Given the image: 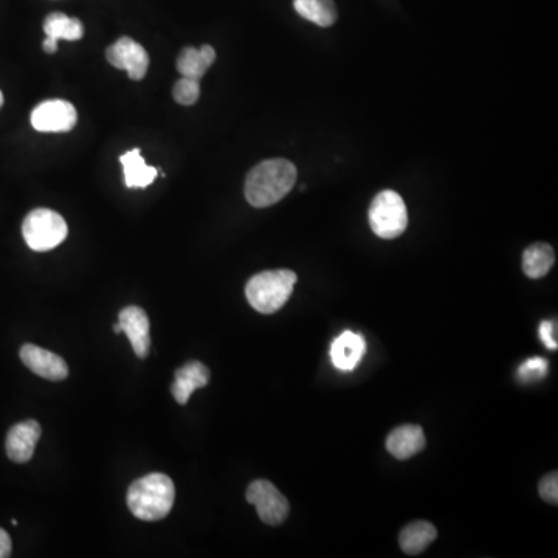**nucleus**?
I'll return each mask as SVG.
<instances>
[{
    "instance_id": "nucleus-1",
    "label": "nucleus",
    "mask_w": 558,
    "mask_h": 558,
    "mask_svg": "<svg viewBox=\"0 0 558 558\" xmlns=\"http://www.w3.org/2000/svg\"><path fill=\"white\" fill-rule=\"evenodd\" d=\"M297 168L289 160L272 159L256 165L245 180V197L255 208L278 204L297 182Z\"/></svg>"
},
{
    "instance_id": "nucleus-2",
    "label": "nucleus",
    "mask_w": 558,
    "mask_h": 558,
    "mask_svg": "<svg viewBox=\"0 0 558 558\" xmlns=\"http://www.w3.org/2000/svg\"><path fill=\"white\" fill-rule=\"evenodd\" d=\"M126 500L132 515L138 520H163L173 509L176 487L169 476L151 473L131 484Z\"/></svg>"
},
{
    "instance_id": "nucleus-3",
    "label": "nucleus",
    "mask_w": 558,
    "mask_h": 558,
    "mask_svg": "<svg viewBox=\"0 0 558 558\" xmlns=\"http://www.w3.org/2000/svg\"><path fill=\"white\" fill-rule=\"evenodd\" d=\"M297 279V273L286 269L258 273L248 281L245 297L259 314H275L292 297Z\"/></svg>"
},
{
    "instance_id": "nucleus-4",
    "label": "nucleus",
    "mask_w": 558,
    "mask_h": 558,
    "mask_svg": "<svg viewBox=\"0 0 558 558\" xmlns=\"http://www.w3.org/2000/svg\"><path fill=\"white\" fill-rule=\"evenodd\" d=\"M22 235L31 250L49 252L66 241L69 227L61 214L49 208H38L25 217Z\"/></svg>"
},
{
    "instance_id": "nucleus-5",
    "label": "nucleus",
    "mask_w": 558,
    "mask_h": 558,
    "mask_svg": "<svg viewBox=\"0 0 558 558\" xmlns=\"http://www.w3.org/2000/svg\"><path fill=\"white\" fill-rule=\"evenodd\" d=\"M368 217L371 230L379 238L396 239L407 230V205L396 191L385 190L377 194L369 207Z\"/></svg>"
},
{
    "instance_id": "nucleus-6",
    "label": "nucleus",
    "mask_w": 558,
    "mask_h": 558,
    "mask_svg": "<svg viewBox=\"0 0 558 558\" xmlns=\"http://www.w3.org/2000/svg\"><path fill=\"white\" fill-rule=\"evenodd\" d=\"M247 501L256 507L259 518L269 526H278L289 517L290 506L286 496L266 479H256L248 486Z\"/></svg>"
},
{
    "instance_id": "nucleus-7",
    "label": "nucleus",
    "mask_w": 558,
    "mask_h": 558,
    "mask_svg": "<svg viewBox=\"0 0 558 558\" xmlns=\"http://www.w3.org/2000/svg\"><path fill=\"white\" fill-rule=\"evenodd\" d=\"M30 120L39 132H69L75 128L78 114L69 101L49 100L31 112Z\"/></svg>"
},
{
    "instance_id": "nucleus-8",
    "label": "nucleus",
    "mask_w": 558,
    "mask_h": 558,
    "mask_svg": "<svg viewBox=\"0 0 558 558\" xmlns=\"http://www.w3.org/2000/svg\"><path fill=\"white\" fill-rule=\"evenodd\" d=\"M107 61L115 69L124 70L131 76V80L140 81L145 78L149 67V56L142 45L134 39L124 36L112 44L106 52Z\"/></svg>"
},
{
    "instance_id": "nucleus-9",
    "label": "nucleus",
    "mask_w": 558,
    "mask_h": 558,
    "mask_svg": "<svg viewBox=\"0 0 558 558\" xmlns=\"http://www.w3.org/2000/svg\"><path fill=\"white\" fill-rule=\"evenodd\" d=\"M114 331L117 334L124 332L128 335L138 359H145L151 348V335H149V318L145 310L138 306H128L118 315V324Z\"/></svg>"
},
{
    "instance_id": "nucleus-10",
    "label": "nucleus",
    "mask_w": 558,
    "mask_h": 558,
    "mask_svg": "<svg viewBox=\"0 0 558 558\" xmlns=\"http://www.w3.org/2000/svg\"><path fill=\"white\" fill-rule=\"evenodd\" d=\"M21 360L30 371L42 379L61 382L69 376V366L55 352L39 348L36 345H24L21 349Z\"/></svg>"
},
{
    "instance_id": "nucleus-11",
    "label": "nucleus",
    "mask_w": 558,
    "mask_h": 558,
    "mask_svg": "<svg viewBox=\"0 0 558 558\" xmlns=\"http://www.w3.org/2000/svg\"><path fill=\"white\" fill-rule=\"evenodd\" d=\"M41 434V425L35 419H28V421L11 427L7 434V441H5L8 458L18 464L30 461L35 455L36 444H38Z\"/></svg>"
},
{
    "instance_id": "nucleus-12",
    "label": "nucleus",
    "mask_w": 558,
    "mask_h": 558,
    "mask_svg": "<svg viewBox=\"0 0 558 558\" xmlns=\"http://www.w3.org/2000/svg\"><path fill=\"white\" fill-rule=\"evenodd\" d=\"M365 352V338L355 332L345 331L332 341L331 360L340 371H354Z\"/></svg>"
},
{
    "instance_id": "nucleus-13",
    "label": "nucleus",
    "mask_w": 558,
    "mask_h": 558,
    "mask_svg": "<svg viewBox=\"0 0 558 558\" xmlns=\"http://www.w3.org/2000/svg\"><path fill=\"white\" fill-rule=\"evenodd\" d=\"M210 382V371L207 366L200 362L186 363L182 368L177 369L176 379L171 386V393L174 399L180 405H186V402L193 396L194 391L204 388Z\"/></svg>"
},
{
    "instance_id": "nucleus-14",
    "label": "nucleus",
    "mask_w": 558,
    "mask_h": 558,
    "mask_svg": "<svg viewBox=\"0 0 558 558\" xmlns=\"http://www.w3.org/2000/svg\"><path fill=\"white\" fill-rule=\"evenodd\" d=\"M425 434L419 425H402L391 431L386 439V450L396 459H410L425 447Z\"/></svg>"
},
{
    "instance_id": "nucleus-15",
    "label": "nucleus",
    "mask_w": 558,
    "mask_h": 558,
    "mask_svg": "<svg viewBox=\"0 0 558 558\" xmlns=\"http://www.w3.org/2000/svg\"><path fill=\"white\" fill-rule=\"evenodd\" d=\"M216 61V50L211 45H202L200 49L185 47L177 58V70L185 78L199 80Z\"/></svg>"
},
{
    "instance_id": "nucleus-16",
    "label": "nucleus",
    "mask_w": 558,
    "mask_h": 558,
    "mask_svg": "<svg viewBox=\"0 0 558 558\" xmlns=\"http://www.w3.org/2000/svg\"><path fill=\"white\" fill-rule=\"evenodd\" d=\"M120 162L123 165L124 183L128 188H148L159 173V168L146 165L138 148L121 155Z\"/></svg>"
},
{
    "instance_id": "nucleus-17",
    "label": "nucleus",
    "mask_w": 558,
    "mask_h": 558,
    "mask_svg": "<svg viewBox=\"0 0 558 558\" xmlns=\"http://www.w3.org/2000/svg\"><path fill=\"white\" fill-rule=\"evenodd\" d=\"M438 537V531L428 521H414L403 527L399 535V545L405 554L419 555Z\"/></svg>"
},
{
    "instance_id": "nucleus-18",
    "label": "nucleus",
    "mask_w": 558,
    "mask_h": 558,
    "mask_svg": "<svg viewBox=\"0 0 558 558\" xmlns=\"http://www.w3.org/2000/svg\"><path fill=\"white\" fill-rule=\"evenodd\" d=\"M555 262L554 250L546 242L527 247L523 255V272L527 278L540 279L548 275Z\"/></svg>"
},
{
    "instance_id": "nucleus-19",
    "label": "nucleus",
    "mask_w": 558,
    "mask_h": 558,
    "mask_svg": "<svg viewBox=\"0 0 558 558\" xmlns=\"http://www.w3.org/2000/svg\"><path fill=\"white\" fill-rule=\"evenodd\" d=\"M293 7L301 18L320 27H331L337 21L334 0H293Z\"/></svg>"
},
{
    "instance_id": "nucleus-20",
    "label": "nucleus",
    "mask_w": 558,
    "mask_h": 558,
    "mask_svg": "<svg viewBox=\"0 0 558 558\" xmlns=\"http://www.w3.org/2000/svg\"><path fill=\"white\" fill-rule=\"evenodd\" d=\"M45 35L49 38L78 41L84 36L83 22L80 19L69 18L64 13H52L44 22Z\"/></svg>"
},
{
    "instance_id": "nucleus-21",
    "label": "nucleus",
    "mask_w": 558,
    "mask_h": 558,
    "mask_svg": "<svg viewBox=\"0 0 558 558\" xmlns=\"http://www.w3.org/2000/svg\"><path fill=\"white\" fill-rule=\"evenodd\" d=\"M173 97L182 106H193L200 97L199 80L183 76L182 80L174 84Z\"/></svg>"
},
{
    "instance_id": "nucleus-22",
    "label": "nucleus",
    "mask_w": 558,
    "mask_h": 558,
    "mask_svg": "<svg viewBox=\"0 0 558 558\" xmlns=\"http://www.w3.org/2000/svg\"><path fill=\"white\" fill-rule=\"evenodd\" d=\"M548 372V362L541 357H534L524 362L518 369V379L524 382H532V380H541Z\"/></svg>"
},
{
    "instance_id": "nucleus-23",
    "label": "nucleus",
    "mask_w": 558,
    "mask_h": 558,
    "mask_svg": "<svg viewBox=\"0 0 558 558\" xmlns=\"http://www.w3.org/2000/svg\"><path fill=\"white\" fill-rule=\"evenodd\" d=\"M538 493L549 504L558 503V475L557 472L549 473L538 484Z\"/></svg>"
},
{
    "instance_id": "nucleus-24",
    "label": "nucleus",
    "mask_w": 558,
    "mask_h": 558,
    "mask_svg": "<svg viewBox=\"0 0 558 558\" xmlns=\"http://www.w3.org/2000/svg\"><path fill=\"white\" fill-rule=\"evenodd\" d=\"M538 334H540L541 341L545 343L546 348L548 349H557V324L555 321H543L540 324V329H538Z\"/></svg>"
},
{
    "instance_id": "nucleus-25",
    "label": "nucleus",
    "mask_w": 558,
    "mask_h": 558,
    "mask_svg": "<svg viewBox=\"0 0 558 558\" xmlns=\"http://www.w3.org/2000/svg\"><path fill=\"white\" fill-rule=\"evenodd\" d=\"M11 538L7 531L0 529V558H7L11 555Z\"/></svg>"
},
{
    "instance_id": "nucleus-26",
    "label": "nucleus",
    "mask_w": 558,
    "mask_h": 558,
    "mask_svg": "<svg viewBox=\"0 0 558 558\" xmlns=\"http://www.w3.org/2000/svg\"><path fill=\"white\" fill-rule=\"evenodd\" d=\"M42 47H44V50L47 53H55L56 50H58V39L49 38V36H47L44 44H42Z\"/></svg>"
},
{
    "instance_id": "nucleus-27",
    "label": "nucleus",
    "mask_w": 558,
    "mask_h": 558,
    "mask_svg": "<svg viewBox=\"0 0 558 558\" xmlns=\"http://www.w3.org/2000/svg\"><path fill=\"white\" fill-rule=\"evenodd\" d=\"M4 106V95L0 92V107Z\"/></svg>"
}]
</instances>
